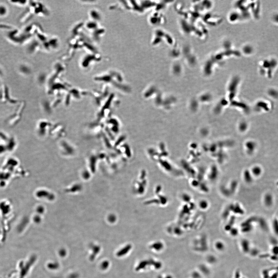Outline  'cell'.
Wrapping results in <instances>:
<instances>
[]
</instances>
